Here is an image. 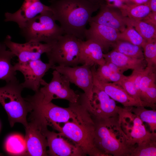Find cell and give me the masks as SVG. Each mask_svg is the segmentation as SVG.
I'll list each match as a JSON object with an SVG mask.
<instances>
[{
    "label": "cell",
    "mask_w": 156,
    "mask_h": 156,
    "mask_svg": "<svg viewBox=\"0 0 156 156\" xmlns=\"http://www.w3.org/2000/svg\"><path fill=\"white\" fill-rule=\"evenodd\" d=\"M118 116L121 127L132 146L135 147L146 139L156 138V134L148 130L144 123L129 107H122Z\"/></svg>",
    "instance_id": "10"
},
{
    "label": "cell",
    "mask_w": 156,
    "mask_h": 156,
    "mask_svg": "<svg viewBox=\"0 0 156 156\" xmlns=\"http://www.w3.org/2000/svg\"><path fill=\"white\" fill-rule=\"evenodd\" d=\"M112 46L113 50L129 57L139 59H144L142 47L129 42L118 40Z\"/></svg>",
    "instance_id": "25"
},
{
    "label": "cell",
    "mask_w": 156,
    "mask_h": 156,
    "mask_svg": "<svg viewBox=\"0 0 156 156\" xmlns=\"http://www.w3.org/2000/svg\"><path fill=\"white\" fill-rule=\"evenodd\" d=\"M143 48L147 66L156 68V39L147 41Z\"/></svg>",
    "instance_id": "31"
},
{
    "label": "cell",
    "mask_w": 156,
    "mask_h": 156,
    "mask_svg": "<svg viewBox=\"0 0 156 156\" xmlns=\"http://www.w3.org/2000/svg\"><path fill=\"white\" fill-rule=\"evenodd\" d=\"M93 75L94 85L103 90L111 98L120 103L124 107L142 106L150 107L152 109H155L150 104L135 100L129 96L120 86L114 83L101 81L98 80L93 74Z\"/></svg>",
    "instance_id": "19"
},
{
    "label": "cell",
    "mask_w": 156,
    "mask_h": 156,
    "mask_svg": "<svg viewBox=\"0 0 156 156\" xmlns=\"http://www.w3.org/2000/svg\"><path fill=\"white\" fill-rule=\"evenodd\" d=\"M156 68L147 66L144 68V74L139 84L140 97L141 100L142 101L146 89L151 85L156 83Z\"/></svg>",
    "instance_id": "30"
},
{
    "label": "cell",
    "mask_w": 156,
    "mask_h": 156,
    "mask_svg": "<svg viewBox=\"0 0 156 156\" xmlns=\"http://www.w3.org/2000/svg\"><path fill=\"white\" fill-rule=\"evenodd\" d=\"M142 106L129 107L133 113L138 116L142 121L148 125L149 131L152 133L156 134V111L146 109Z\"/></svg>",
    "instance_id": "26"
},
{
    "label": "cell",
    "mask_w": 156,
    "mask_h": 156,
    "mask_svg": "<svg viewBox=\"0 0 156 156\" xmlns=\"http://www.w3.org/2000/svg\"><path fill=\"white\" fill-rule=\"evenodd\" d=\"M55 41L42 43L30 41L21 44L12 41L11 36L8 35L3 42L18 57V62L23 63L40 59L41 55L49 51Z\"/></svg>",
    "instance_id": "14"
},
{
    "label": "cell",
    "mask_w": 156,
    "mask_h": 156,
    "mask_svg": "<svg viewBox=\"0 0 156 156\" xmlns=\"http://www.w3.org/2000/svg\"><path fill=\"white\" fill-rule=\"evenodd\" d=\"M49 6L56 21L59 22L64 34L73 35L83 40L86 26L92 13L101 3L88 0H50Z\"/></svg>",
    "instance_id": "1"
},
{
    "label": "cell",
    "mask_w": 156,
    "mask_h": 156,
    "mask_svg": "<svg viewBox=\"0 0 156 156\" xmlns=\"http://www.w3.org/2000/svg\"><path fill=\"white\" fill-rule=\"evenodd\" d=\"M92 2L101 3L105 2V0H88Z\"/></svg>",
    "instance_id": "37"
},
{
    "label": "cell",
    "mask_w": 156,
    "mask_h": 156,
    "mask_svg": "<svg viewBox=\"0 0 156 156\" xmlns=\"http://www.w3.org/2000/svg\"><path fill=\"white\" fill-rule=\"evenodd\" d=\"M30 122L25 127L26 155L48 156L47 141L46 135L47 129L46 122L39 116L31 112Z\"/></svg>",
    "instance_id": "8"
},
{
    "label": "cell",
    "mask_w": 156,
    "mask_h": 156,
    "mask_svg": "<svg viewBox=\"0 0 156 156\" xmlns=\"http://www.w3.org/2000/svg\"><path fill=\"white\" fill-rule=\"evenodd\" d=\"M52 74L50 82L43 80L41 83L43 87L39 91L42 102L46 103L56 99H65L72 103L77 102L79 94L71 88L69 81L55 70Z\"/></svg>",
    "instance_id": "9"
},
{
    "label": "cell",
    "mask_w": 156,
    "mask_h": 156,
    "mask_svg": "<svg viewBox=\"0 0 156 156\" xmlns=\"http://www.w3.org/2000/svg\"><path fill=\"white\" fill-rule=\"evenodd\" d=\"M105 64L113 73H123L124 71L127 70H126L120 68L114 63L109 61H106Z\"/></svg>",
    "instance_id": "35"
},
{
    "label": "cell",
    "mask_w": 156,
    "mask_h": 156,
    "mask_svg": "<svg viewBox=\"0 0 156 156\" xmlns=\"http://www.w3.org/2000/svg\"><path fill=\"white\" fill-rule=\"evenodd\" d=\"M123 14L129 18L142 20L151 12L147 4H137L127 1L119 8Z\"/></svg>",
    "instance_id": "23"
},
{
    "label": "cell",
    "mask_w": 156,
    "mask_h": 156,
    "mask_svg": "<svg viewBox=\"0 0 156 156\" xmlns=\"http://www.w3.org/2000/svg\"><path fill=\"white\" fill-rule=\"evenodd\" d=\"M105 61H109L127 70L129 69L140 71L146 67L145 59H139L131 57L114 50L106 53H103Z\"/></svg>",
    "instance_id": "21"
},
{
    "label": "cell",
    "mask_w": 156,
    "mask_h": 156,
    "mask_svg": "<svg viewBox=\"0 0 156 156\" xmlns=\"http://www.w3.org/2000/svg\"><path fill=\"white\" fill-rule=\"evenodd\" d=\"M118 116L105 119L92 118L95 145L109 156H130L135 147L130 145L122 130Z\"/></svg>",
    "instance_id": "2"
},
{
    "label": "cell",
    "mask_w": 156,
    "mask_h": 156,
    "mask_svg": "<svg viewBox=\"0 0 156 156\" xmlns=\"http://www.w3.org/2000/svg\"><path fill=\"white\" fill-rule=\"evenodd\" d=\"M89 23L90 27L86 30L85 38L99 44L103 51L107 50L110 46L119 40L120 32L118 30L92 22H90Z\"/></svg>",
    "instance_id": "18"
},
{
    "label": "cell",
    "mask_w": 156,
    "mask_h": 156,
    "mask_svg": "<svg viewBox=\"0 0 156 156\" xmlns=\"http://www.w3.org/2000/svg\"><path fill=\"white\" fill-rule=\"evenodd\" d=\"M54 66L49 62L44 63L41 59L23 63L18 62L14 65L15 70L21 72L24 77V81L21 83L23 88L35 92L39 90L45 73Z\"/></svg>",
    "instance_id": "12"
},
{
    "label": "cell",
    "mask_w": 156,
    "mask_h": 156,
    "mask_svg": "<svg viewBox=\"0 0 156 156\" xmlns=\"http://www.w3.org/2000/svg\"><path fill=\"white\" fill-rule=\"evenodd\" d=\"M142 21L156 27V12H151Z\"/></svg>",
    "instance_id": "34"
},
{
    "label": "cell",
    "mask_w": 156,
    "mask_h": 156,
    "mask_svg": "<svg viewBox=\"0 0 156 156\" xmlns=\"http://www.w3.org/2000/svg\"><path fill=\"white\" fill-rule=\"evenodd\" d=\"M95 66L91 67L93 74L99 80L105 82H114L115 81V73L112 72L105 64L99 66L96 70Z\"/></svg>",
    "instance_id": "32"
},
{
    "label": "cell",
    "mask_w": 156,
    "mask_h": 156,
    "mask_svg": "<svg viewBox=\"0 0 156 156\" xmlns=\"http://www.w3.org/2000/svg\"><path fill=\"white\" fill-rule=\"evenodd\" d=\"M5 148L7 152L11 155H20L26 154L27 147L25 138L19 134L9 136L6 140Z\"/></svg>",
    "instance_id": "24"
},
{
    "label": "cell",
    "mask_w": 156,
    "mask_h": 156,
    "mask_svg": "<svg viewBox=\"0 0 156 156\" xmlns=\"http://www.w3.org/2000/svg\"><path fill=\"white\" fill-rule=\"evenodd\" d=\"M81 40L71 35L60 36L46 53L49 62L61 66L75 67L82 64Z\"/></svg>",
    "instance_id": "7"
},
{
    "label": "cell",
    "mask_w": 156,
    "mask_h": 156,
    "mask_svg": "<svg viewBox=\"0 0 156 156\" xmlns=\"http://www.w3.org/2000/svg\"><path fill=\"white\" fill-rule=\"evenodd\" d=\"M25 98L30 103L31 111L43 119L48 126L52 127L66 123L88 112L80 95L77 102H69V106L67 108L59 107L51 102L43 103L39 90L33 95L29 96Z\"/></svg>",
    "instance_id": "3"
},
{
    "label": "cell",
    "mask_w": 156,
    "mask_h": 156,
    "mask_svg": "<svg viewBox=\"0 0 156 156\" xmlns=\"http://www.w3.org/2000/svg\"><path fill=\"white\" fill-rule=\"evenodd\" d=\"M90 66L85 64L75 67L55 66L53 69L63 75L70 83L81 89L90 100L93 96V77Z\"/></svg>",
    "instance_id": "13"
},
{
    "label": "cell",
    "mask_w": 156,
    "mask_h": 156,
    "mask_svg": "<svg viewBox=\"0 0 156 156\" xmlns=\"http://www.w3.org/2000/svg\"><path fill=\"white\" fill-rule=\"evenodd\" d=\"M51 10L39 14L20 28L26 42L50 43L64 34L60 26L56 23Z\"/></svg>",
    "instance_id": "6"
},
{
    "label": "cell",
    "mask_w": 156,
    "mask_h": 156,
    "mask_svg": "<svg viewBox=\"0 0 156 156\" xmlns=\"http://www.w3.org/2000/svg\"><path fill=\"white\" fill-rule=\"evenodd\" d=\"M114 83L122 88L129 96L135 100L142 103H148L141 100L134 85L133 76L132 74L129 76H125L120 81Z\"/></svg>",
    "instance_id": "33"
},
{
    "label": "cell",
    "mask_w": 156,
    "mask_h": 156,
    "mask_svg": "<svg viewBox=\"0 0 156 156\" xmlns=\"http://www.w3.org/2000/svg\"><path fill=\"white\" fill-rule=\"evenodd\" d=\"M156 138L146 139L138 144L130 156H156Z\"/></svg>",
    "instance_id": "28"
},
{
    "label": "cell",
    "mask_w": 156,
    "mask_h": 156,
    "mask_svg": "<svg viewBox=\"0 0 156 156\" xmlns=\"http://www.w3.org/2000/svg\"><path fill=\"white\" fill-rule=\"evenodd\" d=\"M119 40L126 41L133 44L144 47L146 41L132 26H127L125 30L120 32Z\"/></svg>",
    "instance_id": "29"
},
{
    "label": "cell",
    "mask_w": 156,
    "mask_h": 156,
    "mask_svg": "<svg viewBox=\"0 0 156 156\" xmlns=\"http://www.w3.org/2000/svg\"><path fill=\"white\" fill-rule=\"evenodd\" d=\"M98 14L92 17L89 22L107 26L120 32L130 25V18L124 16L118 8L105 2L100 4Z\"/></svg>",
    "instance_id": "15"
},
{
    "label": "cell",
    "mask_w": 156,
    "mask_h": 156,
    "mask_svg": "<svg viewBox=\"0 0 156 156\" xmlns=\"http://www.w3.org/2000/svg\"><path fill=\"white\" fill-rule=\"evenodd\" d=\"M53 128L72 141L86 155L90 156H109L95 146L94 124L88 112L61 125Z\"/></svg>",
    "instance_id": "4"
},
{
    "label": "cell",
    "mask_w": 156,
    "mask_h": 156,
    "mask_svg": "<svg viewBox=\"0 0 156 156\" xmlns=\"http://www.w3.org/2000/svg\"><path fill=\"white\" fill-rule=\"evenodd\" d=\"M48 10H51L49 6L44 5L40 0H25L21 8L15 12L5 13V21L16 22L21 28L37 16Z\"/></svg>",
    "instance_id": "17"
},
{
    "label": "cell",
    "mask_w": 156,
    "mask_h": 156,
    "mask_svg": "<svg viewBox=\"0 0 156 156\" xmlns=\"http://www.w3.org/2000/svg\"><path fill=\"white\" fill-rule=\"evenodd\" d=\"M46 135L49 149L48 155L83 156L86 155L81 149L70 140L60 132L47 129Z\"/></svg>",
    "instance_id": "16"
},
{
    "label": "cell",
    "mask_w": 156,
    "mask_h": 156,
    "mask_svg": "<svg viewBox=\"0 0 156 156\" xmlns=\"http://www.w3.org/2000/svg\"><path fill=\"white\" fill-rule=\"evenodd\" d=\"M146 4L149 6L152 12H156V0H149Z\"/></svg>",
    "instance_id": "36"
},
{
    "label": "cell",
    "mask_w": 156,
    "mask_h": 156,
    "mask_svg": "<svg viewBox=\"0 0 156 156\" xmlns=\"http://www.w3.org/2000/svg\"><path fill=\"white\" fill-rule=\"evenodd\" d=\"M103 49L98 43L91 40L81 41V57L82 64L90 67L105 64Z\"/></svg>",
    "instance_id": "20"
},
{
    "label": "cell",
    "mask_w": 156,
    "mask_h": 156,
    "mask_svg": "<svg viewBox=\"0 0 156 156\" xmlns=\"http://www.w3.org/2000/svg\"><path fill=\"white\" fill-rule=\"evenodd\" d=\"M4 43H0V79L6 82L16 79V71L11 60L15 55L10 51L6 49Z\"/></svg>",
    "instance_id": "22"
},
{
    "label": "cell",
    "mask_w": 156,
    "mask_h": 156,
    "mask_svg": "<svg viewBox=\"0 0 156 156\" xmlns=\"http://www.w3.org/2000/svg\"><path fill=\"white\" fill-rule=\"evenodd\" d=\"M23 88L17 79L0 87V103L8 114L11 127L16 122L22 124L25 127L28 125L27 116L32 109L29 102L21 96Z\"/></svg>",
    "instance_id": "5"
},
{
    "label": "cell",
    "mask_w": 156,
    "mask_h": 156,
    "mask_svg": "<svg viewBox=\"0 0 156 156\" xmlns=\"http://www.w3.org/2000/svg\"><path fill=\"white\" fill-rule=\"evenodd\" d=\"M129 18L130 25L133 27L146 41L156 39V27L142 20Z\"/></svg>",
    "instance_id": "27"
},
{
    "label": "cell",
    "mask_w": 156,
    "mask_h": 156,
    "mask_svg": "<svg viewBox=\"0 0 156 156\" xmlns=\"http://www.w3.org/2000/svg\"><path fill=\"white\" fill-rule=\"evenodd\" d=\"M93 93L90 100L86 96L85 99L86 107L92 118L105 119L119 115L122 107L105 91L94 85Z\"/></svg>",
    "instance_id": "11"
}]
</instances>
